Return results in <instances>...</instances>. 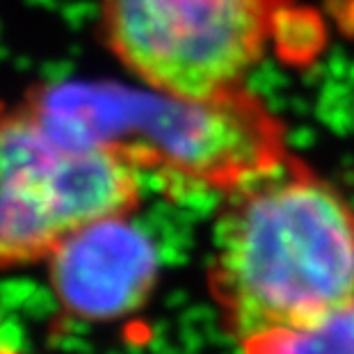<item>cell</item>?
Returning a JSON list of instances; mask_svg holds the SVG:
<instances>
[{
    "instance_id": "3957f363",
    "label": "cell",
    "mask_w": 354,
    "mask_h": 354,
    "mask_svg": "<svg viewBox=\"0 0 354 354\" xmlns=\"http://www.w3.org/2000/svg\"><path fill=\"white\" fill-rule=\"evenodd\" d=\"M108 48L147 87L210 101L245 87L270 44L306 62L322 26L295 0H99Z\"/></svg>"
},
{
    "instance_id": "5b68a950",
    "label": "cell",
    "mask_w": 354,
    "mask_h": 354,
    "mask_svg": "<svg viewBox=\"0 0 354 354\" xmlns=\"http://www.w3.org/2000/svg\"><path fill=\"white\" fill-rule=\"evenodd\" d=\"M158 270L156 245L128 215L85 224L48 259L59 304L89 322H110L138 311L153 292Z\"/></svg>"
},
{
    "instance_id": "277c9868",
    "label": "cell",
    "mask_w": 354,
    "mask_h": 354,
    "mask_svg": "<svg viewBox=\"0 0 354 354\" xmlns=\"http://www.w3.org/2000/svg\"><path fill=\"white\" fill-rule=\"evenodd\" d=\"M140 169L69 147L28 99L0 103V270L48 261L64 238L140 206Z\"/></svg>"
},
{
    "instance_id": "52a82bcc",
    "label": "cell",
    "mask_w": 354,
    "mask_h": 354,
    "mask_svg": "<svg viewBox=\"0 0 354 354\" xmlns=\"http://www.w3.org/2000/svg\"><path fill=\"white\" fill-rule=\"evenodd\" d=\"M334 12L345 32H354V0H336Z\"/></svg>"
},
{
    "instance_id": "6da1fadb",
    "label": "cell",
    "mask_w": 354,
    "mask_h": 354,
    "mask_svg": "<svg viewBox=\"0 0 354 354\" xmlns=\"http://www.w3.org/2000/svg\"><path fill=\"white\" fill-rule=\"evenodd\" d=\"M215 224L210 295L240 343L354 299V208L297 158L231 190Z\"/></svg>"
},
{
    "instance_id": "7a4b0ae2",
    "label": "cell",
    "mask_w": 354,
    "mask_h": 354,
    "mask_svg": "<svg viewBox=\"0 0 354 354\" xmlns=\"http://www.w3.org/2000/svg\"><path fill=\"white\" fill-rule=\"evenodd\" d=\"M28 101L69 147L103 149L138 169L236 190L288 158L283 124L250 92L185 101L158 89L71 82Z\"/></svg>"
},
{
    "instance_id": "8992f818",
    "label": "cell",
    "mask_w": 354,
    "mask_h": 354,
    "mask_svg": "<svg viewBox=\"0 0 354 354\" xmlns=\"http://www.w3.org/2000/svg\"><path fill=\"white\" fill-rule=\"evenodd\" d=\"M243 354H354V299L313 320L245 338Z\"/></svg>"
},
{
    "instance_id": "ba28073f",
    "label": "cell",
    "mask_w": 354,
    "mask_h": 354,
    "mask_svg": "<svg viewBox=\"0 0 354 354\" xmlns=\"http://www.w3.org/2000/svg\"><path fill=\"white\" fill-rule=\"evenodd\" d=\"M0 354H17V352H12V350H7V348H3V345H0Z\"/></svg>"
}]
</instances>
